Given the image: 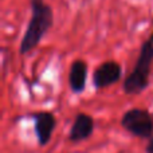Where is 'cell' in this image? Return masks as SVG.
Instances as JSON below:
<instances>
[{"label": "cell", "mask_w": 153, "mask_h": 153, "mask_svg": "<svg viewBox=\"0 0 153 153\" xmlns=\"http://www.w3.org/2000/svg\"><path fill=\"white\" fill-rule=\"evenodd\" d=\"M30 10L31 16L19 46L20 55H28L34 51L54 26L53 7L46 0H30Z\"/></svg>", "instance_id": "6da1fadb"}, {"label": "cell", "mask_w": 153, "mask_h": 153, "mask_svg": "<svg viewBox=\"0 0 153 153\" xmlns=\"http://www.w3.org/2000/svg\"><path fill=\"white\" fill-rule=\"evenodd\" d=\"M153 67V32L141 43L136 63L132 71L124 79L122 90L128 95L141 94L151 83V73Z\"/></svg>", "instance_id": "7a4b0ae2"}, {"label": "cell", "mask_w": 153, "mask_h": 153, "mask_svg": "<svg viewBox=\"0 0 153 153\" xmlns=\"http://www.w3.org/2000/svg\"><path fill=\"white\" fill-rule=\"evenodd\" d=\"M121 126L140 138H153V114L146 109L132 108L121 117Z\"/></svg>", "instance_id": "3957f363"}, {"label": "cell", "mask_w": 153, "mask_h": 153, "mask_svg": "<svg viewBox=\"0 0 153 153\" xmlns=\"http://www.w3.org/2000/svg\"><path fill=\"white\" fill-rule=\"evenodd\" d=\"M122 74H124V70L120 62L113 61V59L105 61L93 73V85L97 90L105 89L121 81Z\"/></svg>", "instance_id": "277c9868"}, {"label": "cell", "mask_w": 153, "mask_h": 153, "mask_svg": "<svg viewBox=\"0 0 153 153\" xmlns=\"http://www.w3.org/2000/svg\"><path fill=\"white\" fill-rule=\"evenodd\" d=\"M34 120V130L40 146L47 145L51 140L53 132L56 126V118L50 111H36L32 114Z\"/></svg>", "instance_id": "5b68a950"}, {"label": "cell", "mask_w": 153, "mask_h": 153, "mask_svg": "<svg viewBox=\"0 0 153 153\" xmlns=\"http://www.w3.org/2000/svg\"><path fill=\"white\" fill-rule=\"evenodd\" d=\"M94 130V120L86 113H78L74 118L69 133V140L73 143H81L91 136Z\"/></svg>", "instance_id": "8992f818"}, {"label": "cell", "mask_w": 153, "mask_h": 153, "mask_svg": "<svg viewBox=\"0 0 153 153\" xmlns=\"http://www.w3.org/2000/svg\"><path fill=\"white\" fill-rule=\"evenodd\" d=\"M87 73H89V66H87V63L83 59L73 61L69 70V85L74 94H81V93L85 91Z\"/></svg>", "instance_id": "52a82bcc"}, {"label": "cell", "mask_w": 153, "mask_h": 153, "mask_svg": "<svg viewBox=\"0 0 153 153\" xmlns=\"http://www.w3.org/2000/svg\"><path fill=\"white\" fill-rule=\"evenodd\" d=\"M145 152L146 153H153V138L149 140L148 145H146V148H145Z\"/></svg>", "instance_id": "ba28073f"}]
</instances>
